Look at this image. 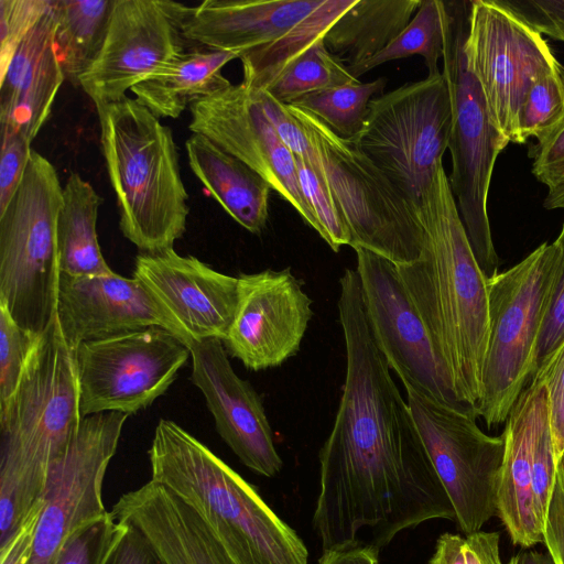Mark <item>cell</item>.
Instances as JSON below:
<instances>
[{"mask_svg": "<svg viewBox=\"0 0 564 564\" xmlns=\"http://www.w3.org/2000/svg\"><path fill=\"white\" fill-rule=\"evenodd\" d=\"M465 538L454 533H443L437 539L429 564H467L465 557Z\"/></svg>", "mask_w": 564, "mask_h": 564, "instance_id": "f5cc1de1", "label": "cell"}, {"mask_svg": "<svg viewBox=\"0 0 564 564\" xmlns=\"http://www.w3.org/2000/svg\"><path fill=\"white\" fill-rule=\"evenodd\" d=\"M532 173L549 187L564 178V120L533 150Z\"/></svg>", "mask_w": 564, "mask_h": 564, "instance_id": "f6af8a7d", "label": "cell"}, {"mask_svg": "<svg viewBox=\"0 0 564 564\" xmlns=\"http://www.w3.org/2000/svg\"><path fill=\"white\" fill-rule=\"evenodd\" d=\"M540 32L564 28V0L507 1Z\"/></svg>", "mask_w": 564, "mask_h": 564, "instance_id": "7dc6e473", "label": "cell"}, {"mask_svg": "<svg viewBox=\"0 0 564 564\" xmlns=\"http://www.w3.org/2000/svg\"><path fill=\"white\" fill-rule=\"evenodd\" d=\"M357 0H324L300 24L278 41L240 55L242 83L253 89H265L296 57L307 51Z\"/></svg>", "mask_w": 564, "mask_h": 564, "instance_id": "4dcf8cb0", "label": "cell"}, {"mask_svg": "<svg viewBox=\"0 0 564 564\" xmlns=\"http://www.w3.org/2000/svg\"><path fill=\"white\" fill-rule=\"evenodd\" d=\"M55 0L50 11L19 44L0 73L1 127L34 140L52 112L65 79L54 48Z\"/></svg>", "mask_w": 564, "mask_h": 564, "instance_id": "d4e9b609", "label": "cell"}, {"mask_svg": "<svg viewBox=\"0 0 564 564\" xmlns=\"http://www.w3.org/2000/svg\"><path fill=\"white\" fill-rule=\"evenodd\" d=\"M115 0H55L54 48L65 78L78 86L96 59Z\"/></svg>", "mask_w": 564, "mask_h": 564, "instance_id": "f546056e", "label": "cell"}, {"mask_svg": "<svg viewBox=\"0 0 564 564\" xmlns=\"http://www.w3.org/2000/svg\"><path fill=\"white\" fill-rule=\"evenodd\" d=\"M151 480L189 505L238 564H307L300 536L205 444L161 419L148 452Z\"/></svg>", "mask_w": 564, "mask_h": 564, "instance_id": "277c9868", "label": "cell"}, {"mask_svg": "<svg viewBox=\"0 0 564 564\" xmlns=\"http://www.w3.org/2000/svg\"><path fill=\"white\" fill-rule=\"evenodd\" d=\"M294 160L301 189L318 224V235L335 252L343 246H351L349 227L324 178L318 158L308 161L294 156Z\"/></svg>", "mask_w": 564, "mask_h": 564, "instance_id": "d590c367", "label": "cell"}, {"mask_svg": "<svg viewBox=\"0 0 564 564\" xmlns=\"http://www.w3.org/2000/svg\"><path fill=\"white\" fill-rule=\"evenodd\" d=\"M532 379L543 382L547 391L550 427L558 464L564 453V340L543 361Z\"/></svg>", "mask_w": 564, "mask_h": 564, "instance_id": "60d3db41", "label": "cell"}, {"mask_svg": "<svg viewBox=\"0 0 564 564\" xmlns=\"http://www.w3.org/2000/svg\"><path fill=\"white\" fill-rule=\"evenodd\" d=\"M54 0H0V73L19 44L50 11Z\"/></svg>", "mask_w": 564, "mask_h": 564, "instance_id": "f35d334b", "label": "cell"}, {"mask_svg": "<svg viewBox=\"0 0 564 564\" xmlns=\"http://www.w3.org/2000/svg\"><path fill=\"white\" fill-rule=\"evenodd\" d=\"M338 299L346 372L333 429L319 451L313 514L323 551L370 532L378 550L425 521L455 511L372 334L356 269Z\"/></svg>", "mask_w": 564, "mask_h": 564, "instance_id": "6da1fadb", "label": "cell"}, {"mask_svg": "<svg viewBox=\"0 0 564 564\" xmlns=\"http://www.w3.org/2000/svg\"><path fill=\"white\" fill-rule=\"evenodd\" d=\"M446 15L445 1L422 0L417 12L404 30L371 58L347 67L349 73L358 79L381 64L413 55L424 58L429 75L441 73L438 63L444 51Z\"/></svg>", "mask_w": 564, "mask_h": 564, "instance_id": "1f68e13d", "label": "cell"}, {"mask_svg": "<svg viewBox=\"0 0 564 564\" xmlns=\"http://www.w3.org/2000/svg\"><path fill=\"white\" fill-rule=\"evenodd\" d=\"M564 69L538 78L529 88L518 113V139L541 141L564 120Z\"/></svg>", "mask_w": 564, "mask_h": 564, "instance_id": "e575fe53", "label": "cell"}, {"mask_svg": "<svg viewBox=\"0 0 564 564\" xmlns=\"http://www.w3.org/2000/svg\"><path fill=\"white\" fill-rule=\"evenodd\" d=\"M43 505L42 501L12 538L0 546V564H30Z\"/></svg>", "mask_w": 564, "mask_h": 564, "instance_id": "c3c4849f", "label": "cell"}, {"mask_svg": "<svg viewBox=\"0 0 564 564\" xmlns=\"http://www.w3.org/2000/svg\"><path fill=\"white\" fill-rule=\"evenodd\" d=\"M286 106L317 154L349 227L350 247H362L397 265L415 261L424 246L416 209L355 141L340 138L314 115Z\"/></svg>", "mask_w": 564, "mask_h": 564, "instance_id": "9c48e42d", "label": "cell"}, {"mask_svg": "<svg viewBox=\"0 0 564 564\" xmlns=\"http://www.w3.org/2000/svg\"><path fill=\"white\" fill-rule=\"evenodd\" d=\"M97 112L121 232L142 253L172 249L186 230L189 208L171 128L135 98Z\"/></svg>", "mask_w": 564, "mask_h": 564, "instance_id": "5b68a950", "label": "cell"}, {"mask_svg": "<svg viewBox=\"0 0 564 564\" xmlns=\"http://www.w3.org/2000/svg\"><path fill=\"white\" fill-rule=\"evenodd\" d=\"M422 0H357L324 36L327 50L347 67L382 51L410 23Z\"/></svg>", "mask_w": 564, "mask_h": 564, "instance_id": "83f0119b", "label": "cell"}, {"mask_svg": "<svg viewBox=\"0 0 564 564\" xmlns=\"http://www.w3.org/2000/svg\"><path fill=\"white\" fill-rule=\"evenodd\" d=\"M518 556V564H555L553 557L549 552L543 553L539 551H523Z\"/></svg>", "mask_w": 564, "mask_h": 564, "instance_id": "11a10c76", "label": "cell"}, {"mask_svg": "<svg viewBox=\"0 0 564 564\" xmlns=\"http://www.w3.org/2000/svg\"><path fill=\"white\" fill-rule=\"evenodd\" d=\"M324 44V39L290 63L263 90L283 104L321 90L358 82Z\"/></svg>", "mask_w": 564, "mask_h": 564, "instance_id": "836d02e7", "label": "cell"}, {"mask_svg": "<svg viewBox=\"0 0 564 564\" xmlns=\"http://www.w3.org/2000/svg\"><path fill=\"white\" fill-rule=\"evenodd\" d=\"M416 214L424 230L421 256L395 265L459 399L478 417L489 338L487 278L474 254L443 164Z\"/></svg>", "mask_w": 564, "mask_h": 564, "instance_id": "7a4b0ae2", "label": "cell"}, {"mask_svg": "<svg viewBox=\"0 0 564 564\" xmlns=\"http://www.w3.org/2000/svg\"><path fill=\"white\" fill-rule=\"evenodd\" d=\"M31 152V142L26 138L1 127L0 213L17 192L25 173Z\"/></svg>", "mask_w": 564, "mask_h": 564, "instance_id": "b9f144b4", "label": "cell"}, {"mask_svg": "<svg viewBox=\"0 0 564 564\" xmlns=\"http://www.w3.org/2000/svg\"><path fill=\"white\" fill-rule=\"evenodd\" d=\"M563 77H564V73H563Z\"/></svg>", "mask_w": 564, "mask_h": 564, "instance_id": "91938a15", "label": "cell"}, {"mask_svg": "<svg viewBox=\"0 0 564 564\" xmlns=\"http://www.w3.org/2000/svg\"><path fill=\"white\" fill-rule=\"evenodd\" d=\"M446 7L442 74L452 105L448 181L476 260L489 279L498 273L499 258L488 217V194L497 158L509 142L495 127L466 57L469 1H449Z\"/></svg>", "mask_w": 564, "mask_h": 564, "instance_id": "ba28073f", "label": "cell"}, {"mask_svg": "<svg viewBox=\"0 0 564 564\" xmlns=\"http://www.w3.org/2000/svg\"><path fill=\"white\" fill-rule=\"evenodd\" d=\"M558 243L543 242L510 269L487 279L489 338L478 416L505 422L535 369V351L562 271Z\"/></svg>", "mask_w": 564, "mask_h": 564, "instance_id": "8992f818", "label": "cell"}, {"mask_svg": "<svg viewBox=\"0 0 564 564\" xmlns=\"http://www.w3.org/2000/svg\"><path fill=\"white\" fill-rule=\"evenodd\" d=\"M191 170L225 212L251 234L269 219L270 185L208 138L193 133L185 143Z\"/></svg>", "mask_w": 564, "mask_h": 564, "instance_id": "484cf974", "label": "cell"}, {"mask_svg": "<svg viewBox=\"0 0 564 564\" xmlns=\"http://www.w3.org/2000/svg\"><path fill=\"white\" fill-rule=\"evenodd\" d=\"M102 198L79 174L63 186L57 219V252L62 274L85 278L112 273L98 241L97 218Z\"/></svg>", "mask_w": 564, "mask_h": 564, "instance_id": "f1b7e54d", "label": "cell"}, {"mask_svg": "<svg viewBox=\"0 0 564 564\" xmlns=\"http://www.w3.org/2000/svg\"><path fill=\"white\" fill-rule=\"evenodd\" d=\"M39 339L19 326L0 304V408L14 394Z\"/></svg>", "mask_w": 564, "mask_h": 564, "instance_id": "74e56055", "label": "cell"}, {"mask_svg": "<svg viewBox=\"0 0 564 564\" xmlns=\"http://www.w3.org/2000/svg\"><path fill=\"white\" fill-rule=\"evenodd\" d=\"M464 550L467 564H503L499 532L480 530L465 535Z\"/></svg>", "mask_w": 564, "mask_h": 564, "instance_id": "f907efd6", "label": "cell"}, {"mask_svg": "<svg viewBox=\"0 0 564 564\" xmlns=\"http://www.w3.org/2000/svg\"><path fill=\"white\" fill-rule=\"evenodd\" d=\"M188 358V345L159 326L80 344L75 359L82 416L147 409L167 391Z\"/></svg>", "mask_w": 564, "mask_h": 564, "instance_id": "7c38bea8", "label": "cell"}, {"mask_svg": "<svg viewBox=\"0 0 564 564\" xmlns=\"http://www.w3.org/2000/svg\"><path fill=\"white\" fill-rule=\"evenodd\" d=\"M387 79L351 84L305 95L289 105L303 109L344 139H355L362 130L369 102L381 91Z\"/></svg>", "mask_w": 564, "mask_h": 564, "instance_id": "d6a6232c", "label": "cell"}, {"mask_svg": "<svg viewBox=\"0 0 564 564\" xmlns=\"http://www.w3.org/2000/svg\"><path fill=\"white\" fill-rule=\"evenodd\" d=\"M542 34H546L547 36L564 42V28L558 29H546L541 32Z\"/></svg>", "mask_w": 564, "mask_h": 564, "instance_id": "9f6ffc18", "label": "cell"}, {"mask_svg": "<svg viewBox=\"0 0 564 564\" xmlns=\"http://www.w3.org/2000/svg\"><path fill=\"white\" fill-rule=\"evenodd\" d=\"M324 0H206L188 7L183 35L193 45L241 54L269 45Z\"/></svg>", "mask_w": 564, "mask_h": 564, "instance_id": "cb8c5ba5", "label": "cell"}, {"mask_svg": "<svg viewBox=\"0 0 564 564\" xmlns=\"http://www.w3.org/2000/svg\"><path fill=\"white\" fill-rule=\"evenodd\" d=\"M188 347L192 382L203 393L219 436L246 467L264 477L276 475L283 462L262 400L235 372L223 340H192Z\"/></svg>", "mask_w": 564, "mask_h": 564, "instance_id": "d6986e66", "label": "cell"}, {"mask_svg": "<svg viewBox=\"0 0 564 564\" xmlns=\"http://www.w3.org/2000/svg\"><path fill=\"white\" fill-rule=\"evenodd\" d=\"M234 52L193 45L159 66L131 88L135 99L158 118H178L194 102L226 87V64Z\"/></svg>", "mask_w": 564, "mask_h": 564, "instance_id": "4316f807", "label": "cell"}, {"mask_svg": "<svg viewBox=\"0 0 564 564\" xmlns=\"http://www.w3.org/2000/svg\"><path fill=\"white\" fill-rule=\"evenodd\" d=\"M189 111L193 133L208 138L259 174L318 234L294 155L267 118L253 88L230 83L194 102Z\"/></svg>", "mask_w": 564, "mask_h": 564, "instance_id": "e0dca14e", "label": "cell"}, {"mask_svg": "<svg viewBox=\"0 0 564 564\" xmlns=\"http://www.w3.org/2000/svg\"><path fill=\"white\" fill-rule=\"evenodd\" d=\"M465 53L495 127L509 143H519L525 94L538 78L562 68L543 34L507 1L473 0Z\"/></svg>", "mask_w": 564, "mask_h": 564, "instance_id": "8fae6325", "label": "cell"}, {"mask_svg": "<svg viewBox=\"0 0 564 564\" xmlns=\"http://www.w3.org/2000/svg\"><path fill=\"white\" fill-rule=\"evenodd\" d=\"M451 129V97L441 72L373 98L351 140L417 210L443 164Z\"/></svg>", "mask_w": 564, "mask_h": 564, "instance_id": "30bf717a", "label": "cell"}, {"mask_svg": "<svg viewBox=\"0 0 564 564\" xmlns=\"http://www.w3.org/2000/svg\"><path fill=\"white\" fill-rule=\"evenodd\" d=\"M238 279V307L223 343L250 370L278 367L299 351L313 316L312 300L289 268Z\"/></svg>", "mask_w": 564, "mask_h": 564, "instance_id": "ac0fdd59", "label": "cell"}, {"mask_svg": "<svg viewBox=\"0 0 564 564\" xmlns=\"http://www.w3.org/2000/svg\"><path fill=\"white\" fill-rule=\"evenodd\" d=\"M62 203L54 165L32 150L17 192L0 213V304L19 326L37 336L56 316Z\"/></svg>", "mask_w": 564, "mask_h": 564, "instance_id": "52a82bcc", "label": "cell"}, {"mask_svg": "<svg viewBox=\"0 0 564 564\" xmlns=\"http://www.w3.org/2000/svg\"><path fill=\"white\" fill-rule=\"evenodd\" d=\"M507 564H518V556H512Z\"/></svg>", "mask_w": 564, "mask_h": 564, "instance_id": "680465c9", "label": "cell"}, {"mask_svg": "<svg viewBox=\"0 0 564 564\" xmlns=\"http://www.w3.org/2000/svg\"><path fill=\"white\" fill-rule=\"evenodd\" d=\"M129 525V524H128ZM105 564H161L143 535L129 525Z\"/></svg>", "mask_w": 564, "mask_h": 564, "instance_id": "681fc988", "label": "cell"}, {"mask_svg": "<svg viewBox=\"0 0 564 564\" xmlns=\"http://www.w3.org/2000/svg\"><path fill=\"white\" fill-rule=\"evenodd\" d=\"M128 416L102 412L82 420L50 470L30 564H53L75 531L108 513L102 484Z\"/></svg>", "mask_w": 564, "mask_h": 564, "instance_id": "9a60e30c", "label": "cell"}, {"mask_svg": "<svg viewBox=\"0 0 564 564\" xmlns=\"http://www.w3.org/2000/svg\"><path fill=\"white\" fill-rule=\"evenodd\" d=\"M406 402L433 467L465 534L496 516L497 479L505 436H489L476 419L405 388Z\"/></svg>", "mask_w": 564, "mask_h": 564, "instance_id": "5bb4252c", "label": "cell"}, {"mask_svg": "<svg viewBox=\"0 0 564 564\" xmlns=\"http://www.w3.org/2000/svg\"><path fill=\"white\" fill-rule=\"evenodd\" d=\"M254 90L267 118L293 155L310 161L315 160L317 155L314 148L286 104L276 100L267 90Z\"/></svg>", "mask_w": 564, "mask_h": 564, "instance_id": "7bdbcfd3", "label": "cell"}, {"mask_svg": "<svg viewBox=\"0 0 564 564\" xmlns=\"http://www.w3.org/2000/svg\"><path fill=\"white\" fill-rule=\"evenodd\" d=\"M549 408L543 382L532 379L506 420L505 454L497 479L496 517L512 543L523 549L544 542L534 507L532 460L542 414Z\"/></svg>", "mask_w": 564, "mask_h": 564, "instance_id": "603a6c76", "label": "cell"}, {"mask_svg": "<svg viewBox=\"0 0 564 564\" xmlns=\"http://www.w3.org/2000/svg\"><path fill=\"white\" fill-rule=\"evenodd\" d=\"M56 317L73 349L152 326L169 329L187 345L192 341L138 279L115 271L85 278L61 273Z\"/></svg>", "mask_w": 564, "mask_h": 564, "instance_id": "44dd1931", "label": "cell"}, {"mask_svg": "<svg viewBox=\"0 0 564 564\" xmlns=\"http://www.w3.org/2000/svg\"><path fill=\"white\" fill-rule=\"evenodd\" d=\"M187 6L170 0H115L102 46L78 86L96 109L127 91L187 48Z\"/></svg>", "mask_w": 564, "mask_h": 564, "instance_id": "2e32d148", "label": "cell"}, {"mask_svg": "<svg viewBox=\"0 0 564 564\" xmlns=\"http://www.w3.org/2000/svg\"><path fill=\"white\" fill-rule=\"evenodd\" d=\"M543 206L546 209H564V178L547 188Z\"/></svg>", "mask_w": 564, "mask_h": 564, "instance_id": "db71d44e", "label": "cell"}, {"mask_svg": "<svg viewBox=\"0 0 564 564\" xmlns=\"http://www.w3.org/2000/svg\"><path fill=\"white\" fill-rule=\"evenodd\" d=\"M378 553L376 546L357 540L323 551L318 564H379Z\"/></svg>", "mask_w": 564, "mask_h": 564, "instance_id": "816d5d0a", "label": "cell"}, {"mask_svg": "<svg viewBox=\"0 0 564 564\" xmlns=\"http://www.w3.org/2000/svg\"><path fill=\"white\" fill-rule=\"evenodd\" d=\"M543 544L555 564H564V474L558 467L544 528Z\"/></svg>", "mask_w": 564, "mask_h": 564, "instance_id": "bcb514c9", "label": "cell"}, {"mask_svg": "<svg viewBox=\"0 0 564 564\" xmlns=\"http://www.w3.org/2000/svg\"><path fill=\"white\" fill-rule=\"evenodd\" d=\"M364 305L375 339L404 388L477 419L458 397L451 372L389 259L354 248Z\"/></svg>", "mask_w": 564, "mask_h": 564, "instance_id": "4fadbf2b", "label": "cell"}, {"mask_svg": "<svg viewBox=\"0 0 564 564\" xmlns=\"http://www.w3.org/2000/svg\"><path fill=\"white\" fill-rule=\"evenodd\" d=\"M557 460L550 427L549 408L541 416L532 460V490L536 517L545 528L555 485Z\"/></svg>", "mask_w": 564, "mask_h": 564, "instance_id": "ab89813d", "label": "cell"}, {"mask_svg": "<svg viewBox=\"0 0 564 564\" xmlns=\"http://www.w3.org/2000/svg\"><path fill=\"white\" fill-rule=\"evenodd\" d=\"M557 467L562 470V473L564 474V453L562 454L560 460H558V464H557Z\"/></svg>", "mask_w": 564, "mask_h": 564, "instance_id": "6f0895ef", "label": "cell"}, {"mask_svg": "<svg viewBox=\"0 0 564 564\" xmlns=\"http://www.w3.org/2000/svg\"><path fill=\"white\" fill-rule=\"evenodd\" d=\"M128 529L127 523L108 511L101 519L75 531L53 564H105Z\"/></svg>", "mask_w": 564, "mask_h": 564, "instance_id": "8d00e7d4", "label": "cell"}, {"mask_svg": "<svg viewBox=\"0 0 564 564\" xmlns=\"http://www.w3.org/2000/svg\"><path fill=\"white\" fill-rule=\"evenodd\" d=\"M83 419L75 349L55 316L0 408V546L42 503L50 470Z\"/></svg>", "mask_w": 564, "mask_h": 564, "instance_id": "3957f363", "label": "cell"}, {"mask_svg": "<svg viewBox=\"0 0 564 564\" xmlns=\"http://www.w3.org/2000/svg\"><path fill=\"white\" fill-rule=\"evenodd\" d=\"M555 241L562 250V271L538 341L534 373L564 340V221Z\"/></svg>", "mask_w": 564, "mask_h": 564, "instance_id": "ee69618b", "label": "cell"}, {"mask_svg": "<svg viewBox=\"0 0 564 564\" xmlns=\"http://www.w3.org/2000/svg\"><path fill=\"white\" fill-rule=\"evenodd\" d=\"M133 276L192 340L226 338L238 307V276L216 271L194 256H181L174 248L140 252Z\"/></svg>", "mask_w": 564, "mask_h": 564, "instance_id": "ffe728a7", "label": "cell"}, {"mask_svg": "<svg viewBox=\"0 0 564 564\" xmlns=\"http://www.w3.org/2000/svg\"><path fill=\"white\" fill-rule=\"evenodd\" d=\"M110 512L143 535L161 564H238L189 505L151 479L122 494Z\"/></svg>", "mask_w": 564, "mask_h": 564, "instance_id": "7402d4cb", "label": "cell"}]
</instances>
